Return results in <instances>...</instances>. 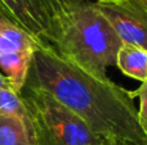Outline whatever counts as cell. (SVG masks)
I'll list each match as a JSON object with an SVG mask.
<instances>
[{
    "label": "cell",
    "instance_id": "2e32d148",
    "mask_svg": "<svg viewBox=\"0 0 147 145\" xmlns=\"http://www.w3.org/2000/svg\"><path fill=\"white\" fill-rule=\"evenodd\" d=\"M0 19H7V18H5V17H4V15H3V14H1V13H0ZM7 21H8V19H7ZM9 22H10V21H9Z\"/></svg>",
    "mask_w": 147,
    "mask_h": 145
},
{
    "label": "cell",
    "instance_id": "3957f363",
    "mask_svg": "<svg viewBox=\"0 0 147 145\" xmlns=\"http://www.w3.org/2000/svg\"><path fill=\"white\" fill-rule=\"evenodd\" d=\"M20 94L36 145H97L106 140L47 90L26 81Z\"/></svg>",
    "mask_w": 147,
    "mask_h": 145
},
{
    "label": "cell",
    "instance_id": "8992f818",
    "mask_svg": "<svg viewBox=\"0 0 147 145\" xmlns=\"http://www.w3.org/2000/svg\"><path fill=\"white\" fill-rule=\"evenodd\" d=\"M0 13L36 40H48L52 12L47 0H0Z\"/></svg>",
    "mask_w": 147,
    "mask_h": 145
},
{
    "label": "cell",
    "instance_id": "8fae6325",
    "mask_svg": "<svg viewBox=\"0 0 147 145\" xmlns=\"http://www.w3.org/2000/svg\"><path fill=\"white\" fill-rule=\"evenodd\" d=\"M47 1H48L49 8H51L53 19L63 14L70 5V0H47ZM53 19H52V22H53Z\"/></svg>",
    "mask_w": 147,
    "mask_h": 145
},
{
    "label": "cell",
    "instance_id": "7a4b0ae2",
    "mask_svg": "<svg viewBox=\"0 0 147 145\" xmlns=\"http://www.w3.org/2000/svg\"><path fill=\"white\" fill-rule=\"evenodd\" d=\"M47 41L67 61L99 74L115 66L123 44L96 3L83 0H70L66 12L53 19Z\"/></svg>",
    "mask_w": 147,
    "mask_h": 145
},
{
    "label": "cell",
    "instance_id": "5b68a950",
    "mask_svg": "<svg viewBox=\"0 0 147 145\" xmlns=\"http://www.w3.org/2000/svg\"><path fill=\"white\" fill-rule=\"evenodd\" d=\"M123 44L140 46L147 51V8L140 0L96 3Z\"/></svg>",
    "mask_w": 147,
    "mask_h": 145
},
{
    "label": "cell",
    "instance_id": "52a82bcc",
    "mask_svg": "<svg viewBox=\"0 0 147 145\" xmlns=\"http://www.w3.org/2000/svg\"><path fill=\"white\" fill-rule=\"evenodd\" d=\"M115 66L125 76L141 82L147 81V51L140 46L121 44Z\"/></svg>",
    "mask_w": 147,
    "mask_h": 145
},
{
    "label": "cell",
    "instance_id": "9a60e30c",
    "mask_svg": "<svg viewBox=\"0 0 147 145\" xmlns=\"http://www.w3.org/2000/svg\"><path fill=\"white\" fill-rule=\"evenodd\" d=\"M140 1H141V3H142V4H143V5H145V7H146V8H147V0H140Z\"/></svg>",
    "mask_w": 147,
    "mask_h": 145
},
{
    "label": "cell",
    "instance_id": "ba28073f",
    "mask_svg": "<svg viewBox=\"0 0 147 145\" xmlns=\"http://www.w3.org/2000/svg\"><path fill=\"white\" fill-rule=\"evenodd\" d=\"M0 145H36L28 125L16 117L0 114Z\"/></svg>",
    "mask_w": 147,
    "mask_h": 145
},
{
    "label": "cell",
    "instance_id": "9c48e42d",
    "mask_svg": "<svg viewBox=\"0 0 147 145\" xmlns=\"http://www.w3.org/2000/svg\"><path fill=\"white\" fill-rule=\"evenodd\" d=\"M0 114L16 117L31 127L27 109L23 104L21 94L16 92L10 86L0 89Z\"/></svg>",
    "mask_w": 147,
    "mask_h": 145
},
{
    "label": "cell",
    "instance_id": "30bf717a",
    "mask_svg": "<svg viewBox=\"0 0 147 145\" xmlns=\"http://www.w3.org/2000/svg\"><path fill=\"white\" fill-rule=\"evenodd\" d=\"M137 96L140 99V108L137 109L138 125L147 138V81L142 82L137 90Z\"/></svg>",
    "mask_w": 147,
    "mask_h": 145
},
{
    "label": "cell",
    "instance_id": "6da1fadb",
    "mask_svg": "<svg viewBox=\"0 0 147 145\" xmlns=\"http://www.w3.org/2000/svg\"><path fill=\"white\" fill-rule=\"evenodd\" d=\"M27 82L51 92L102 139L121 145H147L132 94L107 74L67 61L48 41H36Z\"/></svg>",
    "mask_w": 147,
    "mask_h": 145
},
{
    "label": "cell",
    "instance_id": "277c9868",
    "mask_svg": "<svg viewBox=\"0 0 147 145\" xmlns=\"http://www.w3.org/2000/svg\"><path fill=\"white\" fill-rule=\"evenodd\" d=\"M36 39L7 19H0V68L9 86L20 94L27 81Z\"/></svg>",
    "mask_w": 147,
    "mask_h": 145
},
{
    "label": "cell",
    "instance_id": "5bb4252c",
    "mask_svg": "<svg viewBox=\"0 0 147 145\" xmlns=\"http://www.w3.org/2000/svg\"><path fill=\"white\" fill-rule=\"evenodd\" d=\"M111 1H117V0H96V3H111Z\"/></svg>",
    "mask_w": 147,
    "mask_h": 145
},
{
    "label": "cell",
    "instance_id": "7c38bea8",
    "mask_svg": "<svg viewBox=\"0 0 147 145\" xmlns=\"http://www.w3.org/2000/svg\"><path fill=\"white\" fill-rule=\"evenodd\" d=\"M8 86H9V82L5 78L4 74L0 72V89H4V87H8Z\"/></svg>",
    "mask_w": 147,
    "mask_h": 145
},
{
    "label": "cell",
    "instance_id": "4fadbf2b",
    "mask_svg": "<svg viewBox=\"0 0 147 145\" xmlns=\"http://www.w3.org/2000/svg\"><path fill=\"white\" fill-rule=\"evenodd\" d=\"M97 145H121V144L116 143V141H114V140H103L101 144H97Z\"/></svg>",
    "mask_w": 147,
    "mask_h": 145
}]
</instances>
